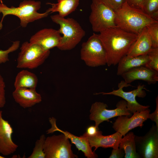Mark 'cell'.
Returning <instances> with one entry per match:
<instances>
[{"label":"cell","instance_id":"cell-1","mask_svg":"<svg viewBox=\"0 0 158 158\" xmlns=\"http://www.w3.org/2000/svg\"><path fill=\"white\" fill-rule=\"evenodd\" d=\"M98 35L106 52L108 66L116 65L127 55L138 35L117 26L103 30Z\"/></svg>","mask_w":158,"mask_h":158},{"label":"cell","instance_id":"cell-2","mask_svg":"<svg viewBox=\"0 0 158 158\" xmlns=\"http://www.w3.org/2000/svg\"><path fill=\"white\" fill-rule=\"evenodd\" d=\"M115 12L116 25L126 31L137 35L148 25L158 22L142 10L131 7L126 1Z\"/></svg>","mask_w":158,"mask_h":158},{"label":"cell","instance_id":"cell-3","mask_svg":"<svg viewBox=\"0 0 158 158\" xmlns=\"http://www.w3.org/2000/svg\"><path fill=\"white\" fill-rule=\"evenodd\" d=\"M50 17L53 22L59 25L58 30L63 34L57 47L59 50L68 51L73 49L85 35V31L74 19L62 17L58 14L52 15Z\"/></svg>","mask_w":158,"mask_h":158},{"label":"cell","instance_id":"cell-4","mask_svg":"<svg viewBox=\"0 0 158 158\" xmlns=\"http://www.w3.org/2000/svg\"><path fill=\"white\" fill-rule=\"evenodd\" d=\"M41 7L40 1L31 0L23 1L17 7L13 6L9 7L0 3V13L3 15L0 22V30L3 27L4 18L8 15L17 17L20 19V25L23 28L26 27L29 23L47 17L50 13L47 11L43 13L37 12Z\"/></svg>","mask_w":158,"mask_h":158},{"label":"cell","instance_id":"cell-5","mask_svg":"<svg viewBox=\"0 0 158 158\" xmlns=\"http://www.w3.org/2000/svg\"><path fill=\"white\" fill-rule=\"evenodd\" d=\"M20 50L17 60L16 67L19 68H36L44 63L50 54V50L27 41L22 44Z\"/></svg>","mask_w":158,"mask_h":158},{"label":"cell","instance_id":"cell-6","mask_svg":"<svg viewBox=\"0 0 158 158\" xmlns=\"http://www.w3.org/2000/svg\"><path fill=\"white\" fill-rule=\"evenodd\" d=\"M80 56L86 65L90 67L107 65L106 52L98 34L94 33L86 42L82 43Z\"/></svg>","mask_w":158,"mask_h":158},{"label":"cell","instance_id":"cell-7","mask_svg":"<svg viewBox=\"0 0 158 158\" xmlns=\"http://www.w3.org/2000/svg\"><path fill=\"white\" fill-rule=\"evenodd\" d=\"M89 17L93 31L100 32L108 28L117 26L115 12L101 0H92Z\"/></svg>","mask_w":158,"mask_h":158},{"label":"cell","instance_id":"cell-8","mask_svg":"<svg viewBox=\"0 0 158 158\" xmlns=\"http://www.w3.org/2000/svg\"><path fill=\"white\" fill-rule=\"evenodd\" d=\"M69 139L62 133L46 138L44 145L45 158H75Z\"/></svg>","mask_w":158,"mask_h":158},{"label":"cell","instance_id":"cell-9","mask_svg":"<svg viewBox=\"0 0 158 158\" xmlns=\"http://www.w3.org/2000/svg\"><path fill=\"white\" fill-rule=\"evenodd\" d=\"M127 103L124 100L117 103L116 108L114 109H107L108 105L104 102H96L93 103L90 110L89 118L95 121V126L99 128V125L105 121H109L111 118L120 116H130L131 114L127 107Z\"/></svg>","mask_w":158,"mask_h":158},{"label":"cell","instance_id":"cell-10","mask_svg":"<svg viewBox=\"0 0 158 158\" xmlns=\"http://www.w3.org/2000/svg\"><path fill=\"white\" fill-rule=\"evenodd\" d=\"M145 86L144 85L139 84L136 89L126 92L123 90V88L128 86L125 83L124 81H122L118 84V88L117 90H113L109 92L96 93L94 95H113L121 97L127 102V107L128 111L131 114H134L137 111L140 112L146 110L150 107L148 105L143 106L140 104L136 99L137 96L142 98L145 96L146 93L144 90L146 89Z\"/></svg>","mask_w":158,"mask_h":158},{"label":"cell","instance_id":"cell-11","mask_svg":"<svg viewBox=\"0 0 158 158\" xmlns=\"http://www.w3.org/2000/svg\"><path fill=\"white\" fill-rule=\"evenodd\" d=\"M136 151L140 158H158V127L153 124L143 136L135 135Z\"/></svg>","mask_w":158,"mask_h":158},{"label":"cell","instance_id":"cell-12","mask_svg":"<svg viewBox=\"0 0 158 158\" xmlns=\"http://www.w3.org/2000/svg\"><path fill=\"white\" fill-rule=\"evenodd\" d=\"M150 111L148 108L141 111H137L130 117L128 116H118L113 123L112 128L116 132L124 136L135 128H142L143 123L148 119Z\"/></svg>","mask_w":158,"mask_h":158},{"label":"cell","instance_id":"cell-13","mask_svg":"<svg viewBox=\"0 0 158 158\" xmlns=\"http://www.w3.org/2000/svg\"><path fill=\"white\" fill-rule=\"evenodd\" d=\"M59 30L51 28L42 29L31 37L29 42L37 44L46 50H50L59 44L62 36Z\"/></svg>","mask_w":158,"mask_h":158},{"label":"cell","instance_id":"cell-14","mask_svg":"<svg viewBox=\"0 0 158 158\" xmlns=\"http://www.w3.org/2000/svg\"><path fill=\"white\" fill-rule=\"evenodd\" d=\"M121 76L128 86H131L130 83L137 80L144 81L150 85L155 84L158 81V71L145 66L133 68Z\"/></svg>","mask_w":158,"mask_h":158},{"label":"cell","instance_id":"cell-15","mask_svg":"<svg viewBox=\"0 0 158 158\" xmlns=\"http://www.w3.org/2000/svg\"><path fill=\"white\" fill-rule=\"evenodd\" d=\"M0 111V153L4 156L10 155L16 151L18 145L13 141V129L9 122L2 117Z\"/></svg>","mask_w":158,"mask_h":158},{"label":"cell","instance_id":"cell-16","mask_svg":"<svg viewBox=\"0 0 158 158\" xmlns=\"http://www.w3.org/2000/svg\"><path fill=\"white\" fill-rule=\"evenodd\" d=\"M56 119L54 117L50 118L49 121L51 125V128L47 131V134L53 133L56 131L61 132L66 135L74 144L79 151H81L87 158H96L98 155L92 150L87 140L82 135L76 136L67 131H63L59 128L56 124Z\"/></svg>","mask_w":158,"mask_h":158},{"label":"cell","instance_id":"cell-17","mask_svg":"<svg viewBox=\"0 0 158 158\" xmlns=\"http://www.w3.org/2000/svg\"><path fill=\"white\" fill-rule=\"evenodd\" d=\"M12 96L16 102L24 109L31 107L42 101L41 96L37 92L36 88H16Z\"/></svg>","mask_w":158,"mask_h":158},{"label":"cell","instance_id":"cell-18","mask_svg":"<svg viewBox=\"0 0 158 158\" xmlns=\"http://www.w3.org/2000/svg\"><path fill=\"white\" fill-rule=\"evenodd\" d=\"M102 132L100 131L97 135L93 136H89L85 133L82 136L86 138L91 147L95 148L94 151L98 148H104L111 147L113 149H118L122 135L119 132L115 133L108 135H102Z\"/></svg>","mask_w":158,"mask_h":158},{"label":"cell","instance_id":"cell-19","mask_svg":"<svg viewBox=\"0 0 158 158\" xmlns=\"http://www.w3.org/2000/svg\"><path fill=\"white\" fill-rule=\"evenodd\" d=\"M152 48V39L146 26L138 35L126 56L133 57L147 54Z\"/></svg>","mask_w":158,"mask_h":158},{"label":"cell","instance_id":"cell-20","mask_svg":"<svg viewBox=\"0 0 158 158\" xmlns=\"http://www.w3.org/2000/svg\"><path fill=\"white\" fill-rule=\"evenodd\" d=\"M149 61L150 59L147 54L133 57L126 55L118 63L117 75L121 76L133 68L141 66H146Z\"/></svg>","mask_w":158,"mask_h":158},{"label":"cell","instance_id":"cell-21","mask_svg":"<svg viewBox=\"0 0 158 158\" xmlns=\"http://www.w3.org/2000/svg\"><path fill=\"white\" fill-rule=\"evenodd\" d=\"M51 7L46 11L49 13L58 12L62 17H65L75 11L79 4V0H57L56 3L46 4Z\"/></svg>","mask_w":158,"mask_h":158},{"label":"cell","instance_id":"cell-22","mask_svg":"<svg viewBox=\"0 0 158 158\" xmlns=\"http://www.w3.org/2000/svg\"><path fill=\"white\" fill-rule=\"evenodd\" d=\"M38 79L34 73L28 70H22L16 76L14 83L15 88L19 87L36 88Z\"/></svg>","mask_w":158,"mask_h":158},{"label":"cell","instance_id":"cell-23","mask_svg":"<svg viewBox=\"0 0 158 158\" xmlns=\"http://www.w3.org/2000/svg\"><path fill=\"white\" fill-rule=\"evenodd\" d=\"M135 136L133 132H128L121 140L119 147L124 150L125 158H140L136 150Z\"/></svg>","mask_w":158,"mask_h":158},{"label":"cell","instance_id":"cell-24","mask_svg":"<svg viewBox=\"0 0 158 158\" xmlns=\"http://www.w3.org/2000/svg\"><path fill=\"white\" fill-rule=\"evenodd\" d=\"M142 10L151 17L158 21V0H146Z\"/></svg>","mask_w":158,"mask_h":158},{"label":"cell","instance_id":"cell-25","mask_svg":"<svg viewBox=\"0 0 158 158\" xmlns=\"http://www.w3.org/2000/svg\"><path fill=\"white\" fill-rule=\"evenodd\" d=\"M46 138L44 134L40 136L39 139L35 142V146L32 153L28 157V158H45V155L44 152V145Z\"/></svg>","mask_w":158,"mask_h":158},{"label":"cell","instance_id":"cell-26","mask_svg":"<svg viewBox=\"0 0 158 158\" xmlns=\"http://www.w3.org/2000/svg\"><path fill=\"white\" fill-rule=\"evenodd\" d=\"M20 44L19 41H16L13 42L12 45L7 49L5 50H0V65L9 60V54L18 49Z\"/></svg>","mask_w":158,"mask_h":158},{"label":"cell","instance_id":"cell-27","mask_svg":"<svg viewBox=\"0 0 158 158\" xmlns=\"http://www.w3.org/2000/svg\"><path fill=\"white\" fill-rule=\"evenodd\" d=\"M146 27L152 39V47L158 48V22L151 24Z\"/></svg>","mask_w":158,"mask_h":158},{"label":"cell","instance_id":"cell-28","mask_svg":"<svg viewBox=\"0 0 158 158\" xmlns=\"http://www.w3.org/2000/svg\"><path fill=\"white\" fill-rule=\"evenodd\" d=\"M147 54L150 61L146 66L158 71V48H152Z\"/></svg>","mask_w":158,"mask_h":158},{"label":"cell","instance_id":"cell-29","mask_svg":"<svg viewBox=\"0 0 158 158\" xmlns=\"http://www.w3.org/2000/svg\"><path fill=\"white\" fill-rule=\"evenodd\" d=\"M107 6L115 11L120 8L126 0H101Z\"/></svg>","mask_w":158,"mask_h":158},{"label":"cell","instance_id":"cell-30","mask_svg":"<svg viewBox=\"0 0 158 158\" xmlns=\"http://www.w3.org/2000/svg\"><path fill=\"white\" fill-rule=\"evenodd\" d=\"M5 88L4 79L0 74V108L3 107L6 103Z\"/></svg>","mask_w":158,"mask_h":158},{"label":"cell","instance_id":"cell-31","mask_svg":"<svg viewBox=\"0 0 158 158\" xmlns=\"http://www.w3.org/2000/svg\"><path fill=\"white\" fill-rule=\"evenodd\" d=\"M146 0H126V1L131 7L142 10Z\"/></svg>","mask_w":158,"mask_h":158},{"label":"cell","instance_id":"cell-32","mask_svg":"<svg viewBox=\"0 0 158 158\" xmlns=\"http://www.w3.org/2000/svg\"><path fill=\"white\" fill-rule=\"evenodd\" d=\"M125 155L124 150L122 148L118 147V149H113L111 153L109 158H122Z\"/></svg>","mask_w":158,"mask_h":158},{"label":"cell","instance_id":"cell-33","mask_svg":"<svg viewBox=\"0 0 158 158\" xmlns=\"http://www.w3.org/2000/svg\"><path fill=\"white\" fill-rule=\"evenodd\" d=\"M156 109L155 111L152 113L149 114L148 119H150L152 121L156 123V125L158 127V96L156 99Z\"/></svg>","mask_w":158,"mask_h":158},{"label":"cell","instance_id":"cell-34","mask_svg":"<svg viewBox=\"0 0 158 158\" xmlns=\"http://www.w3.org/2000/svg\"><path fill=\"white\" fill-rule=\"evenodd\" d=\"M99 129V128L95 126H90L87 128L85 133L89 136H93L97 134L100 131Z\"/></svg>","mask_w":158,"mask_h":158}]
</instances>
